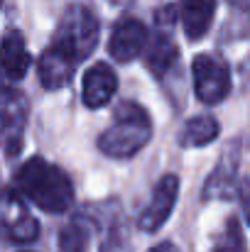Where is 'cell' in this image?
I'll use <instances>...</instances> for the list:
<instances>
[{
    "instance_id": "obj_3",
    "label": "cell",
    "mask_w": 250,
    "mask_h": 252,
    "mask_svg": "<svg viewBox=\"0 0 250 252\" xmlns=\"http://www.w3.org/2000/svg\"><path fill=\"white\" fill-rule=\"evenodd\" d=\"M62 52H67L74 62L86 59L96 44H98V20L96 15L83 7V5H71L64 17L59 20V27L54 32V42Z\"/></svg>"
},
{
    "instance_id": "obj_2",
    "label": "cell",
    "mask_w": 250,
    "mask_h": 252,
    "mask_svg": "<svg viewBox=\"0 0 250 252\" xmlns=\"http://www.w3.org/2000/svg\"><path fill=\"white\" fill-rule=\"evenodd\" d=\"M152 137V123L150 115L138 103H120L115 108V118L110 127L98 137V147L103 155L125 159L138 155Z\"/></svg>"
},
{
    "instance_id": "obj_13",
    "label": "cell",
    "mask_w": 250,
    "mask_h": 252,
    "mask_svg": "<svg viewBox=\"0 0 250 252\" xmlns=\"http://www.w3.org/2000/svg\"><path fill=\"white\" fill-rule=\"evenodd\" d=\"M216 137H218V120L211 118V115H199V118H191L184 125L181 145H186V147H204V145L214 142Z\"/></svg>"
},
{
    "instance_id": "obj_12",
    "label": "cell",
    "mask_w": 250,
    "mask_h": 252,
    "mask_svg": "<svg viewBox=\"0 0 250 252\" xmlns=\"http://www.w3.org/2000/svg\"><path fill=\"white\" fill-rule=\"evenodd\" d=\"M143 54H145L147 69H150L155 76H165L167 71L177 64V57H179L174 39H172L169 34H165V32H160V34H155L150 42H145Z\"/></svg>"
},
{
    "instance_id": "obj_5",
    "label": "cell",
    "mask_w": 250,
    "mask_h": 252,
    "mask_svg": "<svg viewBox=\"0 0 250 252\" xmlns=\"http://www.w3.org/2000/svg\"><path fill=\"white\" fill-rule=\"evenodd\" d=\"M0 235L12 243H35L39 235V223L27 213L15 191L0 193Z\"/></svg>"
},
{
    "instance_id": "obj_9",
    "label": "cell",
    "mask_w": 250,
    "mask_h": 252,
    "mask_svg": "<svg viewBox=\"0 0 250 252\" xmlns=\"http://www.w3.org/2000/svg\"><path fill=\"white\" fill-rule=\"evenodd\" d=\"M74 66H76V62L67 52H62L57 44H52V47H47V52H42V57L37 62V74H39V81L44 88L59 91L71 81Z\"/></svg>"
},
{
    "instance_id": "obj_16",
    "label": "cell",
    "mask_w": 250,
    "mask_h": 252,
    "mask_svg": "<svg viewBox=\"0 0 250 252\" xmlns=\"http://www.w3.org/2000/svg\"><path fill=\"white\" fill-rule=\"evenodd\" d=\"M150 252H179V248H177L174 243H160V245H155Z\"/></svg>"
},
{
    "instance_id": "obj_6",
    "label": "cell",
    "mask_w": 250,
    "mask_h": 252,
    "mask_svg": "<svg viewBox=\"0 0 250 252\" xmlns=\"http://www.w3.org/2000/svg\"><path fill=\"white\" fill-rule=\"evenodd\" d=\"M177 196H179V179L174 174L162 176L160 184L155 186V193H152L145 213L140 216V228L145 233H155V230H160L165 225V220L172 216Z\"/></svg>"
},
{
    "instance_id": "obj_18",
    "label": "cell",
    "mask_w": 250,
    "mask_h": 252,
    "mask_svg": "<svg viewBox=\"0 0 250 252\" xmlns=\"http://www.w3.org/2000/svg\"><path fill=\"white\" fill-rule=\"evenodd\" d=\"M0 5H2V0H0Z\"/></svg>"
},
{
    "instance_id": "obj_10",
    "label": "cell",
    "mask_w": 250,
    "mask_h": 252,
    "mask_svg": "<svg viewBox=\"0 0 250 252\" xmlns=\"http://www.w3.org/2000/svg\"><path fill=\"white\" fill-rule=\"evenodd\" d=\"M115 88H118L115 71L108 64L98 62L83 76V103L88 108H101V105H106L113 98Z\"/></svg>"
},
{
    "instance_id": "obj_4",
    "label": "cell",
    "mask_w": 250,
    "mask_h": 252,
    "mask_svg": "<svg viewBox=\"0 0 250 252\" xmlns=\"http://www.w3.org/2000/svg\"><path fill=\"white\" fill-rule=\"evenodd\" d=\"M194 91L196 98L206 105L221 103L231 91V71L228 64L216 54H199L191 64Z\"/></svg>"
},
{
    "instance_id": "obj_1",
    "label": "cell",
    "mask_w": 250,
    "mask_h": 252,
    "mask_svg": "<svg viewBox=\"0 0 250 252\" xmlns=\"http://www.w3.org/2000/svg\"><path fill=\"white\" fill-rule=\"evenodd\" d=\"M15 191L44 213H64L74 203V184L67 171L42 157L27 159L15 171Z\"/></svg>"
},
{
    "instance_id": "obj_8",
    "label": "cell",
    "mask_w": 250,
    "mask_h": 252,
    "mask_svg": "<svg viewBox=\"0 0 250 252\" xmlns=\"http://www.w3.org/2000/svg\"><path fill=\"white\" fill-rule=\"evenodd\" d=\"M30 64H32V57L27 52L25 37L17 30H7L0 39V74L5 79L20 81L30 71Z\"/></svg>"
},
{
    "instance_id": "obj_7",
    "label": "cell",
    "mask_w": 250,
    "mask_h": 252,
    "mask_svg": "<svg viewBox=\"0 0 250 252\" xmlns=\"http://www.w3.org/2000/svg\"><path fill=\"white\" fill-rule=\"evenodd\" d=\"M147 42V30L140 20H123L115 25L110 39H108V54L120 62V64H128L133 62L135 57L143 54V47Z\"/></svg>"
},
{
    "instance_id": "obj_17",
    "label": "cell",
    "mask_w": 250,
    "mask_h": 252,
    "mask_svg": "<svg viewBox=\"0 0 250 252\" xmlns=\"http://www.w3.org/2000/svg\"><path fill=\"white\" fill-rule=\"evenodd\" d=\"M2 91H5V88H2V86H0V93H2Z\"/></svg>"
},
{
    "instance_id": "obj_11",
    "label": "cell",
    "mask_w": 250,
    "mask_h": 252,
    "mask_svg": "<svg viewBox=\"0 0 250 252\" xmlns=\"http://www.w3.org/2000/svg\"><path fill=\"white\" fill-rule=\"evenodd\" d=\"M216 12V0H181V22L189 39H201Z\"/></svg>"
},
{
    "instance_id": "obj_14",
    "label": "cell",
    "mask_w": 250,
    "mask_h": 252,
    "mask_svg": "<svg viewBox=\"0 0 250 252\" xmlns=\"http://www.w3.org/2000/svg\"><path fill=\"white\" fill-rule=\"evenodd\" d=\"M91 225L83 218H74L59 233V252H88Z\"/></svg>"
},
{
    "instance_id": "obj_19",
    "label": "cell",
    "mask_w": 250,
    "mask_h": 252,
    "mask_svg": "<svg viewBox=\"0 0 250 252\" xmlns=\"http://www.w3.org/2000/svg\"><path fill=\"white\" fill-rule=\"evenodd\" d=\"M27 252H30V250H27Z\"/></svg>"
},
{
    "instance_id": "obj_15",
    "label": "cell",
    "mask_w": 250,
    "mask_h": 252,
    "mask_svg": "<svg viewBox=\"0 0 250 252\" xmlns=\"http://www.w3.org/2000/svg\"><path fill=\"white\" fill-rule=\"evenodd\" d=\"M214 252H246V235L236 218H231L223 228V233L216 238Z\"/></svg>"
}]
</instances>
